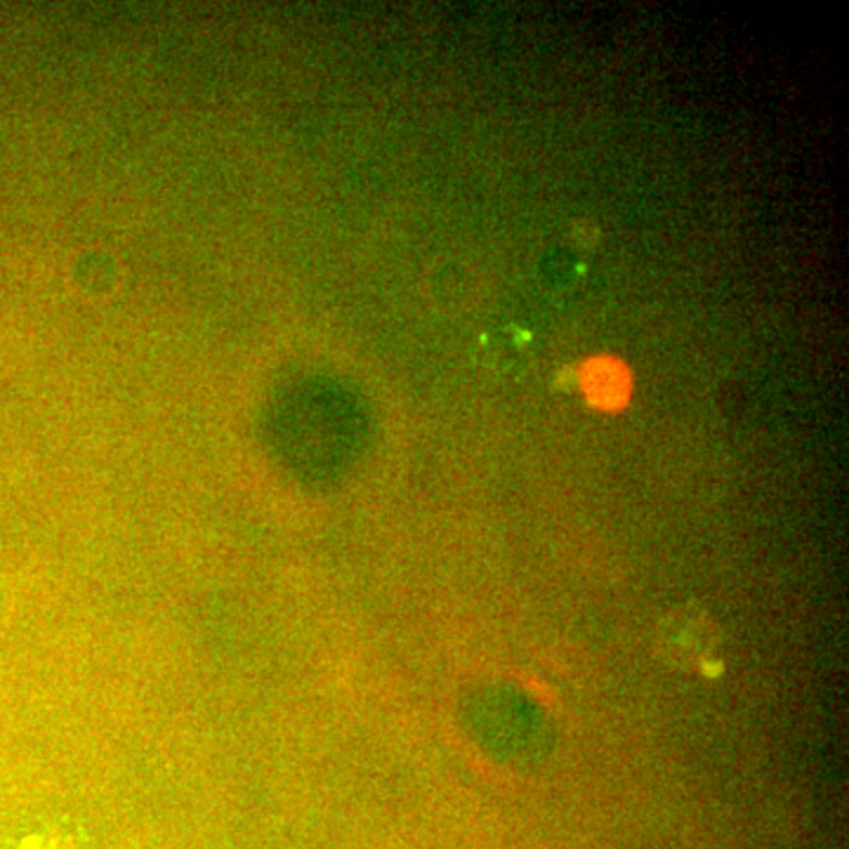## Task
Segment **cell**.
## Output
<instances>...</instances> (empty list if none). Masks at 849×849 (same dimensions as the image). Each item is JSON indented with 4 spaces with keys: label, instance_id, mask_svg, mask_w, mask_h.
<instances>
[{
    "label": "cell",
    "instance_id": "7a4b0ae2",
    "mask_svg": "<svg viewBox=\"0 0 849 849\" xmlns=\"http://www.w3.org/2000/svg\"><path fill=\"white\" fill-rule=\"evenodd\" d=\"M580 389L599 411H621L632 397L630 368L616 357H593L580 366Z\"/></svg>",
    "mask_w": 849,
    "mask_h": 849
},
{
    "label": "cell",
    "instance_id": "6da1fadb",
    "mask_svg": "<svg viewBox=\"0 0 849 849\" xmlns=\"http://www.w3.org/2000/svg\"><path fill=\"white\" fill-rule=\"evenodd\" d=\"M717 642L720 632L711 614L694 605L672 609L659 626V649L682 668H708Z\"/></svg>",
    "mask_w": 849,
    "mask_h": 849
}]
</instances>
